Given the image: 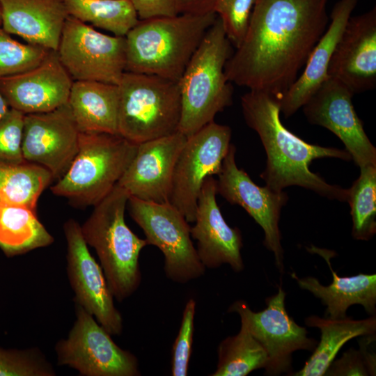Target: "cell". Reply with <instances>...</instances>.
<instances>
[{"instance_id":"27","label":"cell","mask_w":376,"mask_h":376,"mask_svg":"<svg viewBox=\"0 0 376 376\" xmlns=\"http://www.w3.org/2000/svg\"><path fill=\"white\" fill-rule=\"evenodd\" d=\"M267 352L253 336L246 322L241 318L237 334L223 340L218 347V363L212 376H246L252 371L265 368Z\"/></svg>"},{"instance_id":"18","label":"cell","mask_w":376,"mask_h":376,"mask_svg":"<svg viewBox=\"0 0 376 376\" xmlns=\"http://www.w3.org/2000/svg\"><path fill=\"white\" fill-rule=\"evenodd\" d=\"M327 75L354 94L375 87V8L349 18L331 58Z\"/></svg>"},{"instance_id":"13","label":"cell","mask_w":376,"mask_h":376,"mask_svg":"<svg viewBox=\"0 0 376 376\" xmlns=\"http://www.w3.org/2000/svg\"><path fill=\"white\" fill-rule=\"evenodd\" d=\"M235 146L230 143L219 173L217 192L232 205L242 207L263 228L264 244L274 253L279 270L283 272V250L279 223L282 207L288 196L283 191H275L256 185L249 175L235 162Z\"/></svg>"},{"instance_id":"21","label":"cell","mask_w":376,"mask_h":376,"mask_svg":"<svg viewBox=\"0 0 376 376\" xmlns=\"http://www.w3.org/2000/svg\"><path fill=\"white\" fill-rule=\"evenodd\" d=\"M1 27L29 44L58 49L69 16L63 0H0Z\"/></svg>"},{"instance_id":"38","label":"cell","mask_w":376,"mask_h":376,"mask_svg":"<svg viewBox=\"0 0 376 376\" xmlns=\"http://www.w3.org/2000/svg\"><path fill=\"white\" fill-rule=\"evenodd\" d=\"M218 0H177L178 14H203L213 12Z\"/></svg>"},{"instance_id":"9","label":"cell","mask_w":376,"mask_h":376,"mask_svg":"<svg viewBox=\"0 0 376 376\" xmlns=\"http://www.w3.org/2000/svg\"><path fill=\"white\" fill-rule=\"evenodd\" d=\"M76 320L55 346L57 363L84 376L140 375L136 357L123 350L95 318L75 304Z\"/></svg>"},{"instance_id":"19","label":"cell","mask_w":376,"mask_h":376,"mask_svg":"<svg viewBox=\"0 0 376 376\" xmlns=\"http://www.w3.org/2000/svg\"><path fill=\"white\" fill-rule=\"evenodd\" d=\"M187 140L180 132L138 144L136 154L117 185L130 196L169 203L175 163Z\"/></svg>"},{"instance_id":"23","label":"cell","mask_w":376,"mask_h":376,"mask_svg":"<svg viewBox=\"0 0 376 376\" xmlns=\"http://www.w3.org/2000/svg\"><path fill=\"white\" fill-rule=\"evenodd\" d=\"M326 260L332 274V283L322 285L313 276L299 278L293 272L291 276L299 286L311 292L327 306L326 318L331 319L346 317L347 308L354 304H360L366 313L375 315L376 311V275L359 274L352 276H340L332 269L327 251L314 250Z\"/></svg>"},{"instance_id":"33","label":"cell","mask_w":376,"mask_h":376,"mask_svg":"<svg viewBox=\"0 0 376 376\" xmlns=\"http://www.w3.org/2000/svg\"><path fill=\"white\" fill-rule=\"evenodd\" d=\"M24 115L10 108L0 119L1 167H15L27 163L22 148Z\"/></svg>"},{"instance_id":"10","label":"cell","mask_w":376,"mask_h":376,"mask_svg":"<svg viewBox=\"0 0 376 376\" xmlns=\"http://www.w3.org/2000/svg\"><path fill=\"white\" fill-rule=\"evenodd\" d=\"M231 129L214 121L187 137L177 159L169 202L193 223L202 185L217 175L231 139Z\"/></svg>"},{"instance_id":"30","label":"cell","mask_w":376,"mask_h":376,"mask_svg":"<svg viewBox=\"0 0 376 376\" xmlns=\"http://www.w3.org/2000/svg\"><path fill=\"white\" fill-rule=\"evenodd\" d=\"M352 220V235L368 240L376 233V166L360 168V175L348 189Z\"/></svg>"},{"instance_id":"17","label":"cell","mask_w":376,"mask_h":376,"mask_svg":"<svg viewBox=\"0 0 376 376\" xmlns=\"http://www.w3.org/2000/svg\"><path fill=\"white\" fill-rule=\"evenodd\" d=\"M73 81L57 51L49 50L36 67L0 78V90L10 108L24 114L44 113L68 102Z\"/></svg>"},{"instance_id":"11","label":"cell","mask_w":376,"mask_h":376,"mask_svg":"<svg viewBox=\"0 0 376 376\" xmlns=\"http://www.w3.org/2000/svg\"><path fill=\"white\" fill-rule=\"evenodd\" d=\"M74 81L118 84L125 72V38L109 36L68 16L56 50Z\"/></svg>"},{"instance_id":"22","label":"cell","mask_w":376,"mask_h":376,"mask_svg":"<svg viewBox=\"0 0 376 376\" xmlns=\"http://www.w3.org/2000/svg\"><path fill=\"white\" fill-rule=\"evenodd\" d=\"M358 0H340L331 14L329 27L311 52L304 69L280 98V111L288 118L302 107L329 77V64L343 31Z\"/></svg>"},{"instance_id":"15","label":"cell","mask_w":376,"mask_h":376,"mask_svg":"<svg viewBox=\"0 0 376 376\" xmlns=\"http://www.w3.org/2000/svg\"><path fill=\"white\" fill-rule=\"evenodd\" d=\"M354 93L340 81L328 77L304 104L309 123L333 132L359 167L376 166V148L352 104Z\"/></svg>"},{"instance_id":"26","label":"cell","mask_w":376,"mask_h":376,"mask_svg":"<svg viewBox=\"0 0 376 376\" xmlns=\"http://www.w3.org/2000/svg\"><path fill=\"white\" fill-rule=\"evenodd\" d=\"M53 242L54 237L39 221L36 210L24 205H0V249L8 257Z\"/></svg>"},{"instance_id":"1","label":"cell","mask_w":376,"mask_h":376,"mask_svg":"<svg viewBox=\"0 0 376 376\" xmlns=\"http://www.w3.org/2000/svg\"><path fill=\"white\" fill-rule=\"evenodd\" d=\"M328 0H256L241 45L226 63L227 79L280 100L324 33Z\"/></svg>"},{"instance_id":"6","label":"cell","mask_w":376,"mask_h":376,"mask_svg":"<svg viewBox=\"0 0 376 376\" xmlns=\"http://www.w3.org/2000/svg\"><path fill=\"white\" fill-rule=\"evenodd\" d=\"M137 146L119 134L80 132L78 151L52 193L77 207L95 206L116 185Z\"/></svg>"},{"instance_id":"3","label":"cell","mask_w":376,"mask_h":376,"mask_svg":"<svg viewBox=\"0 0 376 376\" xmlns=\"http://www.w3.org/2000/svg\"><path fill=\"white\" fill-rule=\"evenodd\" d=\"M217 17L210 12L139 19L125 36V71L179 81Z\"/></svg>"},{"instance_id":"29","label":"cell","mask_w":376,"mask_h":376,"mask_svg":"<svg viewBox=\"0 0 376 376\" xmlns=\"http://www.w3.org/2000/svg\"><path fill=\"white\" fill-rule=\"evenodd\" d=\"M52 180L47 169L36 164L0 166V205H24L36 210L40 194Z\"/></svg>"},{"instance_id":"25","label":"cell","mask_w":376,"mask_h":376,"mask_svg":"<svg viewBox=\"0 0 376 376\" xmlns=\"http://www.w3.org/2000/svg\"><path fill=\"white\" fill-rule=\"evenodd\" d=\"M305 323L308 327L318 328L321 338L302 369L292 374L294 376L324 375L338 352L347 341L355 337L374 334L376 331L375 315L363 320L347 317L322 318L312 315L305 319Z\"/></svg>"},{"instance_id":"5","label":"cell","mask_w":376,"mask_h":376,"mask_svg":"<svg viewBox=\"0 0 376 376\" xmlns=\"http://www.w3.org/2000/svg\"><path fill=\"white\" fill-rule=\"evenodd\" d=\"M230 44L217 17L179 80L182 107L178 132L187 137L213 122L233 102V88L224 72L232 54Z\"/></svg>"},{"instance_id":"4","label":"cell","mask_w":376,"mask_h":376,"mask_svg":"<svg viewBox=\"0 0 376 376\" xmlns=\"http://www.w3.org/2000/svg\"><path fill=\"white\" fill-rule=\"evenodd\" d=\"M130 196L116 184L81 226L84 239L95 250L108 286L118 301L127 299L139 288L141 280L139 255L148 245L125 223Z\"/></svg>"},{"instance_id":"32","label":"cell","mask_w":376,"mask_h":376,"mask_svg":"<svg viewBox=\"0 0 376 376\" xmlns=\"http://www.w3.org/2000/svg\"><path fill=\"white\" fill-rule=\"evenodd\" d=\"M56 371L36 348L6 349L0 347V376H54Z\"/></svg>"},{"instance_id":"8","label":"cell","mask_w":376,"mask_h":376,"mask_svg":"<svg viewBox=\"0 0 376 376\" xmlns=\"http://www.w3.org/2000/svg\"><path fill=\"white\" fill-rule=\"evenodd\" d=\"M129 212L143 230L148 244L164 257V272L171 281L186 283L204 274L191 241V227L183 214L169 203H156L130 196Z\"/></svg>"},{"instance_id":"36","label":"cell","mask_w":376,"mask_h":376,"mask_svg":"<svg viewBox=\"0 0 376 376\" xmlns=\"http://www.w3.org/2000/svg\"><path fill=\"white\" fill-rule=\"evenodd\" d=\"M196 301L187 302L178 336L172 349L171 373L173 376H185L188 373L194 331Z\"/></svg>"},{"instance_id":"12","label":"cell","mask_w":376,"mask_h":376,"mask_svg":"<svg viewBox=\"0 0 376 376\" xmlns=\"http://www.w3.org/2000/svg\"><path fill=\"white\" fill-rule=\"evenodd\" d=\"M285 292L280 286L277 293L266 299L267 307L254 312L244 301H237L230 312L245 320L253 336L265 348L268 362L267 375H279L291 370L292 354L299 350L313 351L317 341L307 336L306 328L298 325L285 309Z\"/></svg>"},{"instance_id":"7","label":"cell","mask_w":376,"mask_h":376,"mask_svg":"<svg viewBox=\"0 0 376 376\" xmlns=\"http://www.w3.org/2000/svg\"><path fill=\"white\" fill-rule=\"evenodd\" d=\"M117 85L120 136L139 144L178 131L182 107L179 81L125 72Z\"/></svg>"},{"instance_id":"39","label":"cell","mask_w":376,"mask_h":376,"mask_svg":"<svg viewBox=\"0 0 376 376\" xmlns=\"http://www.w3.org/2000/svg\"><path fill=\"white\" fill-rule=\"evenodd\" d=\"M9 109L10 107L2 95L0 90V119L6 114Z\"/></svg>"},{"instance_id":"2","label":"cell","mask_w":376,"mask_h":376,"mask_svg":"<svg viewBox=\"0 0 376 376\" xmlns=\"http://www.w3.org/2000/svg\"><path fill=\"white\" fill-rule=\"evenodd\" d=\"M241 106L246 123L257 132L266 152V166L260 176L267 187L283 191L296 185L329 199L347 201L348 189L329 184L309 169L319 158L352 160L347 150L308 143L287 130L280 119L279 99L272 95L249 90L242 96Z\"/></svg>"},{"instance_id":"31","label":"cell","mask_w":376,"mask_h":376,"mask_svg":"<svg viewBox=\"0 0 376 376\" xmlns=\"http://www.w3.org/2000/svg\"><path fill=\"white\" fill-rule=\"evenodd\" d=\"M49 50L36 45L21 43L0 26V78L36 67Z\"/></svg>"},{"instance_id":"28","label":"cell","mask_w":376,"mask_h":376,"mask_svg":"<svg viewBox=\"0 0 376 376\" xmlns=\"http://www.w3.org/2000/svg\"><path fill=\"white\" fill-rule=\"evenodd\" d=\"M68 15L84 22L125 36L139 22L129 0H63Z\"/></svg>"},{"instance_id":"24","label":"cell","mask_w":376,"mask_h":376,"mask_svg":"<svg viewBox=\"0 0 376 376\" xmlns=\"http://www.w3.org/2000/svg\"><path fill=\"white\" fill-rule=\"evenodd\" d=\"M68 103L80 132L118 134V85L74 81Z\"/></svg>"},{"instance_id":"40","label":"cell","mask_w":376,"mask_h":376,"mask_svg":"<svg viewBox=\"0 0 376 376\" xmlns=\"http://www.w3.org/2000/svg\"><path fill=\"white\" fill-rule=\"evenodd\" d=\"M0 26H1V10H0Z\"/></svg>"},{"instance_id":"14","label":"cell","mask_w":376,"mask_h":376,"mask_svg":"<svg viewBox=\"0 0 376 376\" xmlns=\"http://www.w3.org/2000/svg\"><path fill=\"white\" fill-rule=\"evenodd\" d=\"M67 242V272L75 293L74 301L92 315L111 335H120L123 318L113 303L101 266L91 254L81 229L73 219L65 222Z\"/></svg>"},{"instance_id":"20","label":"cell","mask_w":376,"mask_h":376,"mask_svg":"<svg viewBox=\"0 0 376 376\" xmlns=\"http://www.w3.org/2000/svg\"><path fill=\"white\" fill-rule=\"evenodd\" d=\"M217 194L216 180L212 175L207 177L198 198L191 237L196 241V253L205 268L228 264L239 272L244 269L241 232L226 222L217 203Z\"/></svg>"},{"instance_id":"37","label":"cell","mask_w":376,"mask_h":376,"mask_svg":"<svg viewBox=\"0 0 376 376\" xmlns=\"http://www.w3.org/2000/svg\"><path fill=\"white\" fill-rule=\"evenodd\" d=\"M139 19L178 15L177 0H129Z\"/></svg>"},{"instance_id":"16","label":"cell","mask_w":376,"mask_h":376,"mask_svg":"<svg viewBox=\"0 0 376 376\" xmlns=\"http://www.w3.org/2000/svg\"><path fill=\"white\" fill-rule=\"evenodd\" d=\"M79 133L68 103L51 111L25 114L24 158L45 168L53 180H58L78 151Z\"/></svg>"},{"instance_id":"35","label":"cell","mask_w":376,"mask_h":376,"mask_svg":"<svg viewBox=\"0 0 376 376\" xmlns=\"http://www.w3.org/2000/svg\"><path fill=\"white\" fill-rule=\"evenodd\" d=\"M256 0H218L213 12L221 19L230 43L237 48L246 33Z\"/></svg>"},{"instance_id":"34","label":"cell","mask_w":376,"mask_h":376,"mask_svg":"<svg viewBox=\"0 0 376 376\" xmlns=\"http://www.w3.org/2000/svg\"><path fill=\"white\" fill-rule=\"evenodd\" d=\"M375 335L364 336L359 341V349H350L342 357L333 361L324 375H375L376 357L373 351Z\"/></svg>"}]
</instances>
